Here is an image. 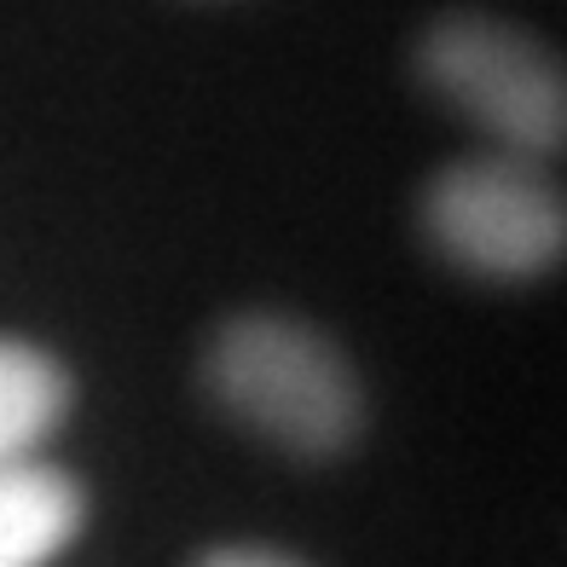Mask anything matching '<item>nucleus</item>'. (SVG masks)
Listing matches in <instances>:
<instances>
[{"instance_id":"obj_1","label":"nucleus","mask_w":567,"mask_h":567,"mask_svg":"<svg viewBox=\"0 0 567 567\" xmlns=\"http://www.w3.org/2000/svg\"><path fill=\"white\" fill-rule=\"evenodd\" d=\"M203 382L220 411L296 457H337L365 429V389L353 359L319 324L272 307L238 313L215 330Z\"/></svg>"},{"instance_id":"obj_5","label":"nucleus","mask_w":567,"mask_h":567,"mask_svg":"<svg viewBox=\"0 0 567 567\" xmlns=\"http://www.w3.org/2000/svg\"><path fill=\"white\" fill-rule=\"evenodd\" d=\"M70 400L75 382L59 353L23 337H0V470L53 441V429L70 417Z\"/></svg>"},{"instance_id":"obj_4","label":"nucleus","mask_w":567,"mask_h":567,"mask_svg":"<svg viewBox=\"0 0 567 567\" xmlns=\"http://www.w3.org/2000/svg\"><path fill=\"white\" fill-rule=\"evenodd\" d=\"M87 527V493L59 463L23 457L0 470V567H53Z\"/></svg>"},{"instance_id":"obj_3","label":"nucleus","mask_w":567,"mask_h":567,"mask_svg":"<svg viewBox=\"0 0 567 567\" xmlns=\"http://www.w3.org/2000/svg\"><path fill=\"white\" fill-rule=\"evenodd\" d=\"M423 231L457 272L527 284L561 261L567 203L527 157H457L423 186Z\"/></svg>"},{"instance_id":"obj_6","label":"nucleus","mask_w":567,"mask_h":567,"mask_svg":"<svg viewBox=\"0 0 567 567\" xmlns=\"http://www.w3.org/2000/svg\"><path fill=\"white\" fill-rule=\"evenodd\" d=\"M197 567H307V561H296L290 550H272V545H215L197 556Z\"/></svg>"},{"instance_id":"obj_2","label":"nucleus","mask_w":567,"mask_h":567,"mask_svg":"<svg viewBox=\"0 0 567 567\" xmlns=\"http://www.w3.org/2000/svg\"><path fill=\"white\" fill-rule=\"evenodd\" d=\"M417 75L470 116L504 157H556L567 140V82L556 53L493 12H441L417 41Z\"/></svg>"}]
</instances>
